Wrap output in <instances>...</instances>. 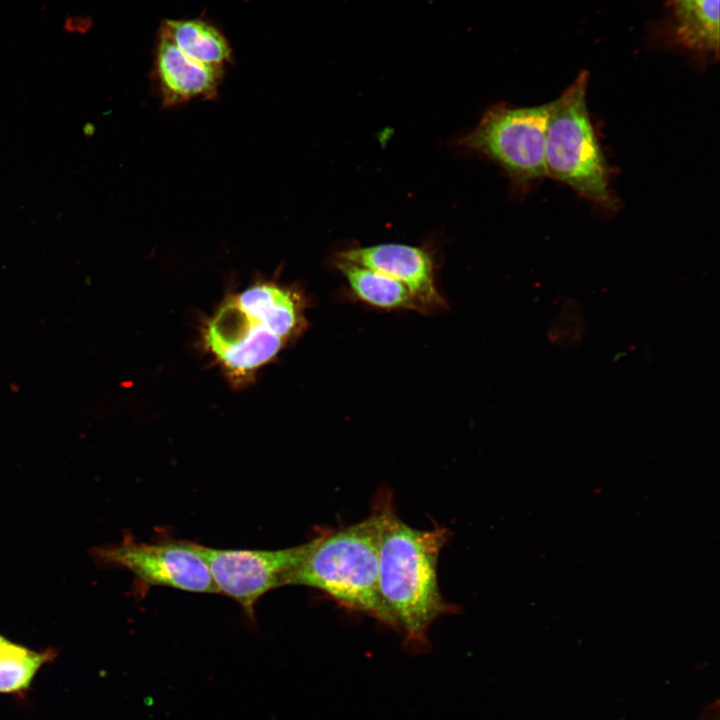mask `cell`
Instances as JSON below:
<instances>
[{"instance_id": "6da1fadb", "label": "cell", "mask_w": 720, "mask_h": 720, "mask_svg": "<svg viewBox=\"0 0 720 720\" xmlns=\"http://www.w3.org/2000/svg\"><path fill=\"white\" fill-rule=\"evenodd\" d=\"M374 508L380 517V596L406 643L424 647L431 624L455 612L443 598L437 576L440 552L450 532L445 527L422 530L406 524L394 510L391 495L385 492Z\"/></svg>"}, {"instance_id": "8992f818", "label": "cell", "mask_w": 720, "mask_h": 720, "mask_svg": "<svg viewBox=\"0 0 720 720\" xmlns=\"http://www.w3.org/2000/svg\"><path fill=\"white\" fill-rule=\"evenodd\" d=\"M90 555L102 567L130 571L144 586L217 593L208 566L189 541L147 543L126 536L120 543L94 547Z\"/></svg>"}, {"instance_id": "30bf717a", "label": "cell", "mask_w": 720, "mask_h": 720, "mask_svg": "<svg viewBox=\"0 0 720 720\" xmlns=\"http://www.w3.org/2000/svg\"><path fill=\"white\" fill-rule=\"evenodd\" d=\"M183 54L203 65L222 69L231 61V45L214 24L200 19H166L160 27Z\"/></svg>"}, {"instance_id": "4fadbf2b", "label": "cell", "mask_w": 720, "mask_h": 720, "mask_svg": "<svg viewBox=\"0 0 720 720\" xmlns=\"http://www.w3.org/2000/svg\"><path fill=\"white\" fill-rule=\"evenodd\" d=\"M56 657V650H33L5 637L0 639V693H18L30 687L35 675Z\"/></svg>"}, {"instance_id": "8fae6325", "label": "cell", "mask_w": 720, "mask_h": 720, "mask_svg": "<svg viewBox=\"0 0 720 720\" xmlns=\"http://www.w3.org/2000/svg\"><path fill=\"white\" fill-rule=\"evenodd\" d=\"M335 266L346 278L353 293L363 302L382 309L426 312L411 291L398 280L339 258H336Z\"/></svg>"}, {"instance_id": "5b68a950", "label": "cell", "mask_w": 720, "mask_h": 720, "mask_svg": "<svg viewBox=\"0 0 720 720\" xmlns=\"http://www.w3.org/2000/svg\"><path fill=\"white\" fill-rule=\"evenodd\" d=\"M312 541L277 550L220 549L191 542L202 557L217 589L235 600L250 618L258 600L290 582Z\"/></svg>"}, {"instance_id": "e0dca14e", "label": "cell", "mask_w": 720, "mask_h": 720, "mask_svg": "<svg viewBox=\"0 0 720 720\" xmlns=\"http://www.w3.org/2000/svg\"><path fill=\"white\" fill-rule=\"evenodd\" d=\"M2 637H3V636H2V635H0V639H1Z\"/></svg>"}, {"instance_id": "2e32d148", "label": "cell", "mask_w": 720, "mask_h": 720, "mask_svg": "<svg viewBox=\"0 0 720 720\" xmlns=\"http://www.w3.org/2000/svg\"><path fill=\"white\" fill-rule=\"evenodd\" d=\"M94 27V20L88 14L67 15L62 23L65 33L75 36L87 35Z\"/></svg>"}, {"instance_id": "277c9868", "label": "cell", "mask_w": 720, "mask_h": 720, "mask_svg": "<svg viewBox=\"0 0 720 720\" xmlns=\"http://www.w3.org/2000/svg\"><path fill=\"white\" fill-rule=\"evenodd\" d=\"M550 112L551 102L493 106L457 145L499 165L515 185L527 186L547 176L545 143Z\"/></svg>"}, {"instance_id": "3957f363", "label": "cell", "mask_w": 720, "mask_h": 720, "mask_svg": "<svg viewBox=\"0 0 720 720\" xmlns=\"http://www.w3.org/2000/svg\"><path fill=\"white\" fill-rule=\"evenodd\" d=\"M589 74L579 73L555 100L546 133V175L606 210L617 200L610 188L606 159L591 122L587 106Z\"/></svg>"}, {"instance_id": "52a82bcc", "label": "cell", "mask_w": 720, "mask_h": 720, "mask_svg": "<svg viewBox=\"0 0 720 720\" xmlns=\"http://www.w3.org/2000/svg\"><path fill=\"white\" fill-rule=\"evenodd\" d=\"M335 257L368 267L403 283L426 312L445 306L436 287L433 258L423 248L385 243L346 249Z\"/></svg>"}, {"instance_id": "7c38bea8", "label": "cell", "mask_w": 720, "mask_h": 720, "mask_svg": "<svg viewBox=\"0 0 720 720\" xmlns=\"http://www.w3.org/2000/svg\"><path fill=\"white\" fill-rule=\"evenodd\" d=\"M675 33L688 49L719 51V0H673Z\"/></svg>"}, {"instance_id": "7a4b0ae2", "label": "cell", "mask_w": 720, "mask_h": 720, "mask_svg": "<svg viewBox=\"0 0 720 720\" xmlns=\"http://www.w3.org/2000/svg\"><path fill=\"white\" fill-rule=\"evenodd\" d=\"M379 537L375 508L360 522L319 534L290 585L319 590L342 607L396 630L379 592Z\"/></svg>"}, {"instance_id": "9a60e30c", "label": "cell", "mask_w": 720, "mask_h": 720, "mask_svg": "<svg viewBox=\"0 0 720 720\" xmlns=\"http://www.w3.org/2000/svg\"><path fill=\"white\" fill-rule=\"evenodd\" d=\"M282 340L257 323L240 344L218 360L231 374L246 375L271 360L280 350Z\"/></svg>"}, {"instance_id": "ba28073f", "label": "cell", "mask_w": 720, "mask_h": 720, "mask_svg": "<svg viewBox=\"0 0 720 720\" xmlns=\"http://www.w3.org/2000/svg\"><path fill=\"white\" fill-rule=\"evenodd\" d=\"M222 75V69L192 60L159 32L154 56V76L165 106L178 105L196 98L214 97Z\"/></svg>"}, {"instance_id": "5bb4252c", "label": "cell", "mask_w": 720, "mask_h": 720, "mask_svg": "<svg viewBox=\"0 0 720 720\" xmlns=\"http://www.w3.org/2000/svg\"><path fill=\"white\" fill-rule=\"evenodd\" d=\"M256 324L243 310L237 297H229L208 321L204 332L205 344L219 359L240 344Z\"/></svg>"}, {"instance_id": "9c48e42d", "label": "cell", "mask_w": 720, "mask_h": 720, "mask_svg": "<svg viewBox=\"0 0 720 720\" xmlns=\"http://www.w3.org/2000/svg\"><path fill=\"white\" fill-rule=\"evenodd\" d=\"M237 299L256 323L282 339L302 327L303 303L288 289L261 283L244 290Z\"/></svg>"}]
</instances>
